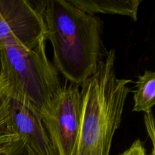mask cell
Listing matches in <instances>:
<instances>
[{
  "instance_id": "cell-1",
  "label": "cell",
  "mask_w": 155,
  "mask_h": 155,
  "mask_svg": "<svg viewBox=\"0 0 155 155\" xmlns=\"http://www.w3.org/2000/svg\"><path fill=\"white\" fill-rule=\"evenodd\" d=\"M45 39L53 48L54 66L73 85L81 86L101 61L102 21L69 0L39 2Z\"/></svg>"
},
{
  "instance_id": "cell-2",
  "label": "cell",
  "mask_w": 155,
  "mask_h": 155,
  "mask_svg": "<svg viewBox=\"0 0 155 155\" xmlns=\"http://www.w3.org/2000/svg\"><path fill=\"white\" fill-rule=\"evenodd\" d=\"M115 61L114 49H110L81 86L80 125L71 155H110L133 82L117 77Z\"/></svg>"
},
{
  "instance_id": "cell-3",
  "label": "cell",
  "mask_w": 155,
  "mask_h": 155,
  "mask_svg": "<svg viewBox=\"0 0 155 155\" xmlns=\"http://www.w3.org/2000/svg\"><path fill=\"white\" fill-rule=\"evenodd\" d=\"M45 41L31 48L5 45L0 49V90L33 106L41 118L62 88L58 71L47 57Z\"/></svg>"
},
{
  "instance_id": "cell-4",
  "label": "cell",
  "mask_w": 155,
  "mask_h": 155,
  "mask_svg": "<svg viewBox=\"0 0 155 155\" xmlns=\"http://www.w3.org/2000/svg\"><path fill=\"white\" fill-rule=\"evenodd\" d=\"M80 86L62 87L51 102L48 113L41 118L57 155H71L74 150L81 116Z\"/></svg>"
},
{
  "instance_id": "cell-5",
  "label": "cell",
  "mask_w": 155,
  "mask_h": 155,
  "mask_svg": "<svg viewBox=\"0 0 155 155\" xmlns=\"http://www.w3.org/2000/svg\"><path fill=\"white\" fill-rule=\"evenodd\" d=\"M43 38L40 6L27 0H0V49L5 45L31 48Z\"/></svg>"
},
{
  "instance_id": "cell-6",
  "label": "cell",
  "mask_w": 155,
  "mask_h": 155,
  "mask_svg": "<svg viewBox=\"0 0 155 155\" xmlns=\"http://www.w3.org/2000/svg\"><path fill=\"white\" fill-rule=\"evenodd\" d=\"M11 124L14 133L36 155H57L36 109L10 98Z\"/></svg>"
},
{
  "instance_id": "cell-7",
  "label": "cell",
  "mask_w": 155,
  "mask_h": 155,
  "mask_svg": "<svg viewBox=\"0 0 155 155\" xmlns=\"http://www.w3.org/2000/svg\"><path fill=\"white\" fill-rule=\"evenodd\" d=\"M70 2L90 15L107 14L127 16L136 21L142 0H69Z\"/></svg>"
},
{
  "instance_id": "cell-8",
  "label": "cell",
  "mask_w": 155,
  "mask_h": 155,
  "mask_svg": "<svg viewBox=\"0 0 155 155\" xmlns=\"http://www.w3.org/2000/svg\"><path fill=\"white\" fill-rule=\"evenodd\" d=\"M136 89L133 91L134 112L151 111L155 104V73L145 71L142 75L138 77Z\"/></svg>"
},
{
  "instance_id": "cell-9",
  "label": "cell",
  "mask_w": 155,
  "mask_h": 155,
  "mask_svg": "<svg viewBox=\"0 0 155 155\" xmlns=\"http://www.w3.org/2000/svg\"><path fill=\"white\" fill-rule=\"evenodd\" d=\"M10 98L0 90V142L10 143L18 139L12 128Z\"/></svg>"
},
{
  "instance_id": "cell-10",
  "label": "cell",
  "mask_w": 155,
  "mask_h": 155,
  "mask_svg": "<svg viewBox=\"0 0 155 155\" xmlns=\"http://www.w3.org/2000/svg\"><path fill=\"white\" fill-rule=\"evenodd\" d=\"M2 155H36L21 139H17L8 144Z\"/></svg>"
},
{
  "instance_id": "cell-11",
  "label": "cell",
  "mask_w": 155,
  "mask_h": 155,
  "mask_svg": "<svg viewBox=\"0 0 155 155\" xmlns=\"http://www.w3.org/2000/svg\"><path fill=\"white\" fill-rule=\"evenodd\" d=\"M119 155H155V154L154 149H152L151 154H148L143 142L139 139H137L127 150Z\"/></svg>"
},
{
  "instance_id": "cell-12",
  "label": "cell",
  "mask_w": 155,
  "mask_h": 155,
  "mask_svg": "<svg viewBox=\"0 0 155 155\" xmlns=\"http://www.w3.org/2000/svg\"><path fill=\"white\" fill-rule=\"evenodd\" d=\"M144 120H145V128H146L147 133H148V136L152 142V149H154V118L153 116L152 110L150 112L145 113L144 116Z\"/></svg>"
},
{
  "instance_id": "cell-13",
  "label": "cell",
  "mask_w": 155,
  "mask_h": 155,
  "mask_svg": "<svg viewBox=\"0 0 155 155\" xmlns=\"http://www.w3.org/2000/svg\"><path fill=\"white\" fill-rule=\"evenodd\" d=\"M9 143H3V142H0V155H2L4 153L6 147Z\"/></svg>"
}]
</instances>
